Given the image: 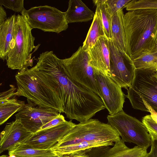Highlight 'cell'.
Returning a JSON list of instances; mask_svg holds the SVG:
<instances>
[{"label":"cell","mask_w":157,"mask_h":157,"mask_svg":"<svg viewBox=\"0 0 157 157\" xmlns=\"http://www.w3.org/2000/svg\"><path fill=\"white\" fill-rule=\"evenodd\" d=\"M123 21L126 52L132 61L144 52L156 51L157 10L128 11Z\"/></svg>","instance_id":"obj_1"},{"label":"cell","mask_w":157,"mask_h":157,"mask_svg":"<svg viewBox=\"0 0 157 157\" xmlns=\"http://www.w3.org/2000/svg\"><path fill=\"white\" fill-rule=\"evenodd\" d=\"M15 78V96H23L40 107L51 108L64 113L62 101L56 90L30 69L19 71Z\"/></svg>","instance_id":"obj_2"},{"label":"cell","mask_w":157,"mask_h":157,"mask_svg":"<svg viewBox=\"0 0 157 157\" xmlns=\"http://www.w3.org/2000/svg\"><path fill=\"white\" fill-rule=\"evenodd\" d=\"M22 15L16 16L13 35L7 56L6 65L12 70H21L33 65L31 59L33 49L37 50L40 44L34 45L35 37Z\"/></svg>","instance_id":"obj_3"},{"label":"cell","mask_w":157,"mask_h":157,"mask_svg":"<svg viewBox=\"0 0 157 157\" xmlns=\"http://www.w3.org/2000/svg\"><path fill=\"white\" fill-rule=\"evenodd\" d=\"M121 139L118 132L110 125L97 119L90 118L76 124L53 148L67 146L84 142H115Z\"/></svg>","instance_id":"obj_4"},{"label":"cell","mask_w":157,"mask_h":157,"mask_svg":"<svg viewBox=\"0 0 157 157\" xmlns=\"http://www.w3.org/2000/svg\"><path fill=\"white\" fill-rule=\"evenodd\" d=\"M155 71L135 69L132 84L125 95L134 109L149 112L144 100L157 113V79L153 75Z\"/></svg>","instance_id":"obj_5"},{"label":"cell","mask_w":157,"mask_h":157,"mask_svg":"<svg viewBox=\"0 0 157 157\" xmlns=\"http://www.w3.org/2000/svg\"><path fill=\"white\" fill-rule=\"evenodd\" d=\"M108 123L115 129L124 142L132 143L147 149L151 139L147 129L142 122L123 110L107 117Z\"/></svg>","instance_id":"obj_6"},{"label":"cell","mask_w":157,"mask_h":157,"mask_svg":"<svg viewBox=\"0 0 157 157\" xmlns=\"http://www.w3.org/2000/svg\"><path fill=\"white\" fill-rule=\"evenodd\" d=\"M31 27L59 34L68 28L65 12L54 7L40 6L25 9L21 13Z\"/></svg>","instance_id":"obj_7"},{"label":"cell","mask_w":157,"mask_h":157,"mask_svg":"<svg viewBox=\"0 0 157 157\" xmlns=\"http://www.w3.org/2000/svg\"><path fill=\"white\" fill-rule=\"evenodd\" d=\"M89 61L87 51L82 46L79 47L70 57L61 59L63 69L71 79L99 96L94 71Z\"/></svg>","instance_id":"obj_8"},{"label":"cell","mask_w":157,"mask_h":157,"mask_svg":"<svg viewBox=\"0 0 157 157\" xmlns=\"http://www.w3.org/2000/svg\"><path fill=\"white\" fill-rule=\"evenodd\" d=\"M110 77L122 88L127 90L134 78L135 68L133 61L109 39Z\"/></svg>","instance_id":"obj_9"},{"label":"cell","mask_w":157,"mask_h":157,"mask_svg":"<svg viewBox=\"0 0 157 157\" xmlns=\"http://www.w3.org/2000/svg\"><path fill=\"white\" fill-rule=\"evenodd\" d=\"M94 71L99 97L109 115L123 110L125 95L122 88L109 76Z\"/></svg>","instance_id":"obj_10"},{"label":"cell","mask_w":157,"mask_h":157,"mask_svg":"<svg viewBox=\"0 0 157 157\" xmlns=\"http://www.w3.org/2000/svg\"><path fill=\"white\" fill-rule=\"evenodd\" d=\"M15 115V119L20 120L27 130L34 133L44 125L61 114L53 108L40 107L30 100Z\"/></svg>","instance_id":"obj_11"},{"label":"cell","mask_w":157,"mask_h":157,"mask_svg":"<svg viewBox=\"0 0 157 157\" xmlns=\"http://www.w3.org/2000/svg\"><path fill=\"white\" fill-rule=\"evenodd\" d=\"M75 125L71 120L66 121L55 127L33 133L23 143L37 149H52Z\"/></svg>","instance_id":"obj_12"},{"label":"cell","mask_w":157,"mask_h":157,"mask_svg":"<svg viewBox=\"0 0 157 157\" xmlns=\"http://www.w3.org/2000/svg\"><path fill=\"white\" fill-rule=\"evenodd\" d=\"M147 149L138 146L129 148L121 139L115 142L112 147L109 146L96 147L85 154L87 157H145Z\"/></svg>","instance_id":"obj_13"},{"label":"cell","mask_w":157,"mask_h":157,"mask_svg":"<svg viewBox=\"0 0 157 157\" xmlns=\"http://www.w3.org/2000/svg\"><path fill=\"white\" fill-rule=\"evenodd\" d=\"M89 63L94 70L109 77L110 51L109 39L100 37L94 45L87 50Z\"/></svg>","instance_id":"obj_14"},{"label":"cell","mask_w":157,"mask_h":157,"mask_svg":"<svg viewBox=\"0 0 157 157\" xmlns=\"http://www.w3.org/2000/svg\"><path fill=\"white\" fill-rule=\"evenodd\" d=\"M33 134L24 127L20 120L15 119L7 124L1 133L0 153L9 151L17 144L24 143Z\"/></svg>","instance_id":"obj_15"},{"label":"cell","mask_w":157,"mask_h":157,"mask_svg":"<svg viewBox=\"0 0 157 157\" xmlns=\"http://www.w3.org/2000/svg\"><path fill=\"white\" fill-rule=\"evenodd\" d=\"M68 23L87 21L94 19L95 13L81 0H70L64 12Z\"/></svg>","instance_id":"obj_16"},{"label":"cell","mask_w":157,"mask_h":157,"mask_svg":"<svg viewBox=\"0 0 157 157\" xmlns=\"http://www.w3.org/2000/svg\"><path fill=\"white\" fill-rule=\"evenodd\" d=\"M113 142H84L72 145L53 148L51 149L56 154L62 157H73L86 153L91 149L104 146H113Z\"/></svg>","instance_id":"obj_17"},{"label":"cell","mask_w":157,"mask_h":157,"mask_svg":"<svg viewBox=\"0 0 157 157\" xmlns=\"http://www.w3.org/2000/svg\"><path fill=\"white\" fill-rule=\"evenodd\" d=\"M17 16L13 14L0 25V58L6 60L13 39Z\"/></svg>","instance_id":"obj_18"},{"label":"cell","mask_w":157,"mask_h":157,"mask_svg":"<svg viewBox=\"0 0 157 157\" xmlns=\"http://www.w3.org/2000/svg\"><path fill=\"white\" fill-rule=\"evenodd\" d=\"M123 9L117 11L111 17V39L115 44L123 52H126L125 33L123 23Z\"/></svg>","instance_id":"obj_19"},{"label":"cell","mask_w":157,"mask_h":157,"mask_svg":"<svg viewBox=\"0 0 157 157\" xmlns=\"http://www.w3.org/2000/svg\"><path fill=\"white\" fill-rule=\"evenodd\" d=\"M8 151L9 155H14L16 157H62L51 149H37L23 143L17 144Z\"/></svg>","instance_id":"obj_20"},{"label":"cell","mask_w":157,"mask_h":157,"mask_svg":"<svg viewBox=\"0 0 157 157\" xmlns=\"http://www.w3.org/2000/svg\"><path fill=\"white\" fill-rule=\"evenodd\" d=\"M102 36H106L100 16L95 11L92 22L82 47L86 50L89 49L94 45L100 37Z\"/></svg>","instance_id":"obj_21"},{"label":"cell","mask_w":157,"mask_h":157,"mask_svg":"<svg viewBox=\"0 0 157 157\" xmlns=\"http://www.w3.org/2000/svg\"><path fill=\"white\" fill-rule=\"evenodd\" d=\"M24 101L14 97L0 103V125L5 123L13 114L21 109L25 105Z\"/></svg>","instance_id":"obj_22"},{"label":"cell","mask_w":157,"mask_h":157,"mask_svg":"<svg viewBox=\"0 0 157 157\" xmlns=\"http://www.w3.org/2000/svg\"><path fill=\"white\" fill-rule=\"evenodd\" d=\"M133 62L136 69L157 71V51L144 52Z\"/></svg>","instance_id":"obj_23"},{"label":"cell","mask_w":157,"mask_h":157,"mask_svg":"<svg viewBox=\"0 0 157 157\" xmlns=\"http://www.w3.org/2000/svg\"><path fill=\"white\" fill-rule=\"evenodd\" d=\"M105 0H93V2L96 6V11L100 16L105 36L108 39H111V22L112 17L108 11L105 4Z\"/></svg>","instance_id":"obj_24"},{"label":"cell","mask_w":157,"mask_h":157,"mask_svg":"<svg viewBox=\"0 0 157 157\" xmlns=\"http://www.w3.org/2000/svg\"><path fill=\"white\" fill-rule=\"evenodd\" d=\"M124 8L128 11L138 9L157 10V0H132Z\"/></svg>","instance_id":"obj_25"},{"label":"cell","mask_w":157,"mask_h":157,"mask_svg":"<svg viewBox=\"0 0 157 157\" xmlns=\"http://www.w3.org/2000/svg\"><path fill=\"white\" fill-rule=\"evenodd\" d=\"M132 0H106L105 4L108 11L112 17L120 10L123 9Z\"/></svg>","instance_id":"obj_26"},{"label":"cell","mask_w":157,"mask_h":157,"mask_svg":"<svg viewBox=\"0 0 157 157\" xmlns=\"http://www.w3.org/2000/svg\"><path fill=\"white\" fill-rule=\"evenodd\" d=\"M142 121L147 128L151 139L157 140V123L151 115H147L143 117Z\"/></svg>","instance_id":"obj_27"},{"label":"cell","mask_w":157,"mask_h":157,"mask_svg":"<svg viewBox=\"0 0 157 157\" xmlns=\"http://www.w3.org/2000/svg\"><path fill=\"white\" fill-rule=\"evenodd\" d=\"M24 0H0V5L13 11L21 13L25 9Z\"/></svg>","instance_id":"obj_28"},{"label":"cell","mask_w":157,"mask_h":157,"mask_svg":"<svg viewBox=\"0 0 157 157\" xmlns=\"http://www.w3.org/2000/svg\"><path fill=\"white\" fill-rule=\"evenodd\" d=\"M66 121L63 115L60 114L58 117L54 118L48 122L43 126L39 130L52 128Z\"/></svg>","instance_id":"obj_29"},{"label":"cell","mask_w":157,"mask_h":157,"mask_svg":"<svg viewBox=\"0 0 157 157\" xmlns=\"http://www.w3.org/2000/svg\"><path fill=\"white\" fill-rule=\"evenodd\" d=\"M10 88L9 90L0 93V103L14 97H16L15 93L16 88L13 85H10Z\"/></svg>","instance_id":"obj_30"},{"label":"cell","mask_w":157,"mask_h":157,"mask_svg":"<svg viewBox=\"0 0 157 157\" xmlns=\"http://www.w3.org/2000/svg\"><path fill=\"white\" fill-rule=\"evenodd\" d=\"M151 149L145 157H157V140H151Z\"/></svg>","instance_id":"obj_31"},{"label":"cell","mask_w":157,"mask_h":157,"mask_svg":"<svg viewBox=\"0 0 157 157\" xmlns=\"http://www.w3.org/2000/svg\"><path fill=\"white\" fill-rule=\"evenodd\" d=\"M144 104L150 113V115L154 120L157 123V113L155 112L151 106L144 100H142Z\"/></svg>","instance_id":"obj_32"},{"label":"cell","mask_w":157,"mask_h":157,"mask_svg":"<svg viewBox=\"0 0 157 157\" xmlns=\"http://www.w3.org/2000/svg\"><path fill=\"white\" fill-rule=\"evenodd\" d=\"M7 18L6 11L2 6L0 5V25L5 21Z\"/></svg>","instance_id":"obj_33"},{"label":"cell","mask_w":157,"mask_h":157,"mask_svg":"<svg viewBox=\"0 0 157 157\" xmlns=\"http://www.w3.org/2000/svg\"><path fill=\"white\" fill-rule=\"evenodd\" d=\"M73 157H87V156L85 153H84L76 155Z\"/></svg>","instance_id":"obj_34"},{"label":"cell","mask_w":157,"mask_h":157,"mask_svg":"<svg viewBox=\"0 0 157 157\" xmlns=\"http://www.w3.org/2000/svg\"><path fill=\"white\" fill-rule=\"evenodd\" d=\"M153 75L157 79V71H155L154 72Z\"/></svg>","instance_id":"obj_35"},{"label":"cell","mask_w":157,"mask_h":157,"mask_svg":"<svg viewBox=\"0 0 157 157\" xmlns=\"http://www.w3.org/2000/svg\"><path fill=\"white\" fill-rule=\"evenodd\" d=\"M155 44L156 48V51H157V34L155 38Z\"/></svg>","instance_id":"obj_36"},{"label":"cell","mask_w":157,"mask_h":157,"mask_svg":"<svg viewBox=\"0 0 157 157\" xmlns=\"http://www.w3.org/2000/svg\"><path fill=\"white\" fill-rule=\"evenodd\" d=\"M8 157H16V156L14 155H9V156H8Z\"/></svg>","instance_id":"obj_37"},{"label":"cell","mask_w":157,"mask_h":157,"mask_svg":"<svg viewBox=\"0 0 157 157\" xmlns=\"http://www.w3.org/2000/svg\"><path fill=\"white\" fill-rule=\"evenodd\" d=\"M0 157H8L6 155H2L0 156Z\"/></svg>","instance_id":"obj_38"}]
</instances>
